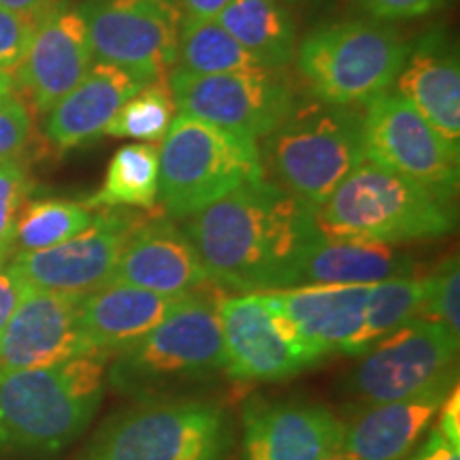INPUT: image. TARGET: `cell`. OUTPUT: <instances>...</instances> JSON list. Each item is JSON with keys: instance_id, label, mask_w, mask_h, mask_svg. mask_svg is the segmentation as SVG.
Masks as SVG:
<instances>
[{"instance_id": "1", "label": "cell", "mask_w": 460, "mask_h": 460, "mask_svg": "<svg viewBox=\"0 0 460 460\" xmlns=\"http://www.w3.org/2000/svg\"><path fill=\"white\" fill-rule=\"evenodd\" d=\"M207 279L220 288L278 292L298 286L305 256L322 237L315 207L278 183H243L183 220Z\"/></svg>"}, {"instance_id": "2", "label": "cell", "mask_w": 460, "mask_h": 460, "mask_svg": "<svg viewBox=\"0 0 460 460\" xmlns=\"http://www.w3.org/2000/svg\"><path fill=\"white\" fill-rule=\"evenodd\" d=\"M107 354H82L0 379V450L58 452L84 433L107 384Z\"/></svg>"}, {"instance_id": "3", "label": "cell", "mask_w": 460, "mask_h": 460, "mask_svg": "<svg viewBox=\"0 0 460 460\" xmlns=\"http://www.w3.org/2000/svg\"><path fill=\"white\" fill-rule=\"evenodd\" d=\"M315 222L329 237L394 245L450 234L456 228V205L454 194L365 160L315 207Z\"/></svg>"}, {"instance_id": "4", "label": "cell", "mask_w": 460, "mask_h": 460, "mask_svg": "<svg viewBox=\"0 0 460 460\" xmlns=\"http://www.w3.org/2000/svg\"><path fill=\"white\" fill-rule=\"evenodd\" d=\"M226 371L217 303L199 296L183 298L156 329L115 352L107 384L137 401L197 384Z\"/></svg>"}, {"instance_id": "5", "label": "cell", "mask_w": 460, "mask_h": 460, "mask_svg": "<svg viewBox=\"0 0 460 460\" xmlns=\"http://www.w3.org/2000/svg\"><path fill=\"white\" fill-rule=\"evenodd\" d=\"M262 139L261 154L278 186L314 207L367 160L360 115L322 101L295 102Z\"/></svg>"}, {"instance_id": "6", "label": "cell", "mask_w": 460, "mask_h": 460, "mask_svg": "<svg viewBox=\"0 0 460 460\" xmlns=\"http://www.w3.org/2000/svg\"><path fill=\"white\" fill-rule=\"evenodd\" d=\"M264 180L258 141L175 115L158 147V197L164 211L186 220L243 183Z\"/></svg>"}, {"instance_id": "7", "label": "cell", "mask_w": 460, "mask_h": 460, "mask_svg": "<svg viewBox=\"0 0 460 460\" xmlns=\"http://www.w3.org/2000/svg\"><path fill=\"white\" fill-rule=\"evenodd\" d=\"M228 411L205 399H146L109 418L82 460H226Z\"/></svg>"}, {"instance_id": "8", "label": "cell", "mask_w": 460, "mask_h": 460, "mask_svg": "<svg viewBox=\"0 0 460 460\" xmlns=\"http://www.w3.org/2000/svg\"><path fill=\"white\" fill-rule=\"evenodd\" d=\"M407 54L410 48L390 28L349 20L309 34L298 49V68L322 102L367 105L394 84Z\"/></svg>"}, {"instance_id": "9", "label": "cell", "mask_w": 460, "mask_h": 460, "mask_svg": "<svg viewBox=\"0 0 460 460\" xmlns=\"http://www.w3.org/2000/svg\"><path fill=\"white\" fill-rule=\"evenodd\" d=\"M169 90L180 113L254 141L267 137L295 107L290 85L278 68L267 66L217 75L177 68Z\"/></svg>"}, {"instance_id": "10", "label": "cell", "mask_w": 460, "mask_h": 460, "mask_svg": "<svg viewBox=\"0 0 460 460\" xmlns=\"http://www.w3.org/2000/svg\"><path fill=\"white\" fill-rule=\"evenodd\" d=\"M458 337L429 320H411L373 343L349 377L367 405L407 399L456 376Z\"/></svg>"}, {"instance_id": "11", "label": "cell", "mask_w": 460, "mask_h": 460, "mask_svg": "<svg viewBox=\"0 0 460 460\" xmlns=\"http://www.w3.org/2000/svg\"><path fill=\"white\" fill-rule=\"evenodd\" d=\"M217 318L228 376L245 382H284L318 362L271 292L220 298Z\"/></svg>"}, {"instance_id": "12", "label": "cell", "mask_w": 460, "mask_h": 460, "mask_svg": "<svg viewBox=\"0 0 460 460\" xmlns=\"http://www.w3.org/2000/svg\"><path fill=\"white\" fill-rule=\"evenodd\" d=\"M94 60L163 77L177 60L181 11L177 0H85L79 7Z\"/></svg>"}, {"instance_id": "13", "label": "cell", "mask_w": 460, "mask_h": 460, "mask_svg": "<svg viewBox=\"0 0 460 460\" xmlns=\"http://www.w3.org/2000/svg\"><path fill=\"white\" fill-rule=\"evenodd\" d=\"M362 132L373 164L456 194L460 147L446 141L401 94L386 90L367 102Z\"/></svg>"}, {"instance_id": "14", "label": "cell", "mask_w": 460, "mask_h": 460, "mask_svg": "<svg viewBox=\"0 0 460 460\" xmlns=\"http://www.w3.org/2000/svg\"><path fill=\"white\" fill-rule=\"evenodd\" d=\"M135 226V217L115 211L94 216L84 233L48 250L17 254L7 267L28 290L88 296L111 284Z\"/></svg>"}, {"instance_id": "15", "label": "cell", "mask_w": 460, "mask_h": 460, "mask_svg": "<svg viewBox=\"0 0 460 460\" xmlns=\"http://www.w3.org/2000/svg\"><path fill=\"white\" fill-rule=\"evenodd\" d=\"M84 296L28 290L0 332V379L92 354L82 335Z\"/></svg>"}, {"instance_id": "16", "label": "cell", "mask_w": 460, "mask_h": 460, "mask_svg": "<svg viewBox=\"0 0 460 460\" xmlns=\"http://www.w3.org/2000/svg\"><path fill=\"white\" fill-rule=\"evenodd\" d=\"M92 62L88 28L79 7L56 3L39 17L26 54L15 66L17 84L37 111L48 113L82 82Z\"/></svg>"}, {"instance_id": "17", "label": "cell", "mask_w": 460, "mask_h": 460, "mask_svg": "<svg viewBox=\"0 0 460 460\" xmlns=\"http://www.w3.org/2000/svg\"><path fill=\"white\" fill-rule=\"evenodd\" d=\"M341 437L343 422L324 405L262 399L245 405L247 460H320L341 447Z\"/></svg>"}, {"instance_id": "18", "label": "cell", "mask_w": 460, "mask_h": 460, "mask_svg": "<svg viewBox=\"0 0 460 460\" xmlns=\"http://www.w3.org/2000/svg\"><path fill=\"white\" fill-rule=\"evenodd\" d=\"M371 286H295L271 296L305 348L322 360L331 354L360 356Z\"/></svg>"}, {"instance_id": "19", "label": "cell", "mask_w": 460, "mask_h": 460, "mask_svg": "<svg viewBox=\"0 0 460 460\" xmlns=\"http://www.w3.org/2000/svg\"><path fill=\"white\" fill-rule=\"evenodd\" d=\"M456 376L407 399L376 402L343 422L341 450L356 460H405L427 433Z\"/></svg>"}, {"instance_id": "20", "label": "cell", "mask_w": 460, "mask_h": 460, "mask_svg": "<svg viewBox=\"0 0 460 460\" xmlns=\"http://www.w3.org/2000/svg\"><path fill=\"white\" fill-rule=\"evenodd\" d=\"M111 281L183 296L209 279L186 233L171 220H152L132 228Z\"/></svg>"}, {"instance_id": "21", "label": "cell", "mask_w": 460, "mask_h": 460, "mask_svg": "<svg viewBox=\"0 0 460 460\" xmlns=\"http://www.w3.org/2000/svg\"><path fill=\"white\" fill-rule=\"evenodd\" d=\"M149 82L141 73L94 60L82 82L48 111L45 135L60 149L99 139L119 107Z\"/></svg>"}, {"instance_id": "22", "label": "cell", "mask_w": 460, "mask_h": 460, "mask_svg": "<svg viewBox=\"0 0 460 460\" xmlns=\"http://www.w3.org/2000/svg\"><path fill=\"white\" fill-rule=\"evenodd\" d=\"M183 296H164L128 284L99 288L82 301V335L90 352L111 356L156 329Z\"/></svg>"}, {"instance_id": "23", "label": "cell", "mask_w": 460, "mask_h": 460, "mask_svg": "<svg viewBox=\"0 0 460 460\" xmlns=\"http://www.w3.org/2000/svg\"><path fill=\"white\" fill-rule=\"evenodd\" d=\"M401 94L433 128L460 147V66L458 51L441 34H429L410 49L396 75Z\"/></svg>"}, {"instance_id": "24", "label": "cell", "mask_w": 460, "mask_h": 460, "mask_svg": "<svg viewBox=\"0 0 460 460\" xmlns=\"http://www.w3.org/2000/svg\"><path fill=\"white\" fill-rule=\"evenodd\" d=\"M416 262L390 243L322 234L305 256L298 286H369L413 278Z\"/></svg>"}, {"instance_id": "25", "label": "cell", "mask_w": 460, "mask_h": 460, "mask_svg": "<svg viewBox=\"0 0 460 460\" xmlns=\"http://www.w3.org/2000/svg\"><path fill=\"white\" fill-rule=\"evenodd\" d=\"M216 20L262 66L278 68L295 54V22L279 0H230Z\"/></svg>"}, {"instance_id": "26", "label": "cell", "mask_w": 460, "mask_h": 460, "mask_svg": "<svg viewBox=\"0 0 460 460\" xmlns=\"http://www.w3.org/2000/svg\"><path fill=\"white\" fill-rule=\"evenodd\" d=\"M158 200V147L154 143H128L113 154L107 166L105 181L94 197L88 199L90 209L141 207L149 209Z\"/></svg>"}, {"instance_id": "27", "label": "cell", "mask_w": 460, "mask_h": 460, "mask_svg": "<svg viewBox=\"0 0 460 460\" xmlns=\"http://www.w3.org/2000/svg\"><path fill=\"white\" fill-rule=\"evenodd\" d=\"M177 58L183 71L197 75L250 71L262 66L237 39L224 31L217 20H181Z\"/></svg>"}, {"instance_id": "28", "label": "cell", "mask_w": 460, "mask_h": 460, "mask_svg": "<svg viewBox=\"0 0 460 460\" xmlns=\"http://www.w3.org/2000/svg\"><path fill=\"white\" fill-rule=\"evenodd\" d=\"M94 222L90 207L71 200L48 199L22 207L17 217L13 256L54 247L62 241L84 233Z\"/></svg>"}, {"instance_id": "29", "label": "cell", "mask_w": 460, "mask_h": 460, "mask_svg": "<svg viewBox=\"0 0 460 460\" xmlns=\"http://www.w3.org/2000/svg\"><path fill=\"white\" fill-rule=\"evenodd\" d=\"M175 111L169 84H164L163 77H156L119 107V111L105 128V135L115 139L158 143L169 132Z\"/></svg>"}, {"instance_id": "30", "label": "cell", "mask_w": 460, "mask_h": 460, "mask_svg": "<svg viewBox=\"0 0 460 460\" xmlns=\"http://www.w3.org/2000/svg\"><path fill=\"white\" fill-rule=\"evenodd\" d=\"M424 296V279L401 278L379 281L371 286L367 301L365 329L360 337V354L367 352L373 343L390 335L401 326L418 320L420 305Z\"/></svg>"}, {"instance_id": "31", "label": "cell", "mask_w": 460, "mask_h": 460, "mask_svg": "<svg viewBox=\"0 0 460 460\" xmlns=\"http://www.w3.org/2000/svg\"><path fill=\"white\" fill-rule=\"evenodd\" d=\"M424 279L420 320L446 326L454 337L460 335V269L458 258H447Z\"/></svg>"}, {"instance_id": "32", "label": "cell", "mask_w": 460, "mask_h": 460, "mask_svg": "<svg viewBox=\"0 0 460 460\" xmlns=\"http://www.w3.org/2000/svg\"><path fill=\"white\" fill-rule=\"evenodd\" d=\"M28 192L26 171L17 160H0V267L13 254L17 217Z\"/></svg>"}, {"instance_id": "33", "label": "cell", "mask_w": 460, "mask_h": 460, "mask_svg": "<svg viewBox=\"0 0 460 460\" xmlns=\"http://www.w3.org/2000/svg\"><path fill=\"white\" fill-rule=\"evenodd\" d=\"M32 130L31 113L13 94L0 96V160H15Z\"/></svg>"}, {"instance_id": "34", "label": "cell", "mask_w": 460, "mask_h": 460, "mask_svg": "<svg viewBox=\"0 0 460 460\" xmlns=\"http://www.w3.org/2000/svg\"><path fill=\"white\" fill-rule=\"evenodd\" d=\"M39 20L0 4V68L11 71L24 58Z\"/></svg>"}, {"instance_id": "35", "label": "cell", "mask_w": 460, "mask_h": 460, "mask_svg": "<svg viewBox=\"0 0 460 460\" xmlns=\"http://www.w3.org/2000/svg\"><path fill=\"white\" fill-rule=\"evenodd\" d=\"M354 3L377 20H416L433 13L446 0H354Z\"/></svg>"}, {"instance_id": "36", "label": "cell", "mask_w": 460, "mask_h": 460, "mask_svg": "<svg viewBox=\"0 0 460 460\" xmlns=\"http://www.w3.org/2000/svg\"><path fill=\"white\" fill-rule=\"evenodd\" d=\"M26 292L28 288L15 278L7 264H3L0 267V332L9 324L11 315L22 303V298L26 296Z\"/></svg>"}, {"instance_id": "37", "label": "cell", "mask_w": 460, "mask_h": 460, "mask_svg": "<svg viewBox=\"0 0 460 460\" xmlns=\"http://www.w3.org/2000/svg\"><path fill=\"white\" fill-rule=\"evenodd\" d=\"M405 460H460V446L447 441L439 430H430L418 450H413Z\"/></svg>"}, {"instance_id": "38", "label": "cell", "mask_w": 460, "mask_h": 460, "mask_svg": "<svg viewBox=\"0 0 460 460\" xmlns=\"http://www.w3.org/2000/svg\"><path fill=\"white\" fill-rule=\"evenodd\" d=\"M439 433L446 437L447 441L460 446V394L458 386H454L439 407Z\"/></svg>"}, {"instance_id": "39", "label": "cell", "mask_w": 460, "mask_h": 460, "mask_svg": "<svg viewBox=\"0 0 460 460\" xmlns=\"http://www.w3.org/2000/svg\"><path fill=\"white\" fill-rule=\"evenodd\" d=\"M230 0H177L183 20H216Z\"/></svg>"}, {"instance_id": "40", "label": "cell", "mask_w": 460, "mask_h": 460, "mask_svg": "<svg viewBox=\"0 0 460 460\" xmlns=\"http://www.w3.org/2000/svg\"><path fill=\"white\" fill-rule=\"evenodd\" d=\"M0 4L11 11H15V13L39 20V17L48 13V11L54 7L56 0H0Z\"/></svg>"}, {"instance_id": "41", "label": "cell", "mask_w": 460, "mask_h": 460, "mask_svg": "<svg viewBox=\"0 0 460 460\" xmlns=\"http://www.w3.org/2000/svg\"><path fill=\"white\" fill-rule=\"evenodd\" d=\"M13 90H15L13 75H11L9 71H3V68H0V96L13 94Z\"/></svg>"}, {"instance_id": "42", "label": "cell", "mask_w": 460, "mask_h": 460, "mask_svg": "<svg viewBox=\"0 0 460 460\" xmlns=\"http://www.w3.org/2000/svg\"><path fill=\"white\" fill-rule=\"evenodd\" d=\"M320 460H356L354 456H349L348 452H343L341 447H339V450H335V452H331V454H326L324 458H320Z\"/></svg>"}]
</instances>
